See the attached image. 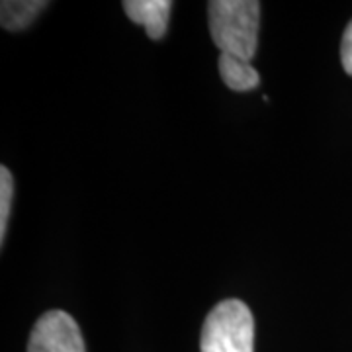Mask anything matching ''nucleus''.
<instances>
[{
	"label": "nucleus",
	"instance_id": "obj_2",
	"mask_svg": "<svg viewBox=\"0 0 352 352\" xmlns=\"http://www.w3.org/2000/svg\"><path fill=\"white\" fill-rule=\"evenodd\" d=\"M200 352H254L251 309L239 300L217 303L204 321Z\"/></svg>",
	"mask_w": 352,
	"mask_h": 352
},
{
	"label": "nucleus",
	"instance_id": "obj_1",
	"mask_svg": "<svg viewBox=\"0 0 352 352\" xmlns=\"http://www.w3.org/2000/svg\"><path fill=\"white\" fill-rule=\"evenodd\" d=\"M210 34L221 53L251 61L258 47L261 4L256 0H214L208 4Z\"/></svg>",
	"mask_w": 352,
	"mask_h": 352
},
{
	"label": "nucleus",
	"instance_id": "obj_6",
	"mask_svg": "<svg viewBox=\"0 0 352 352\" xmlns=\"http://www.w3.org/2000/svg\"><path fill=\"white\" fill-rule=\"evenodd\" d=\"M47 8V2L39 0H4L0 4V24L8 32H20L32 24L39 12Z\"/></svg>",
	"mask_w": 352,
	"mask_h": 352
},
{
	"label": "nucleus",
	"instance_id": "obj_7",
	"mask_svg": "<svg viewBox=\"0 0 352 352\" xmlns=\"http://www.w3.org/2000/svg\"><path fill=\"white\" fill-rule=\"evenodd\" d=\"M14 180L8 166H0V243L4 245L6 231H8V219H10V208H12Z\"/></svg>",
	"mask_w": 352,
	"mask_h": 352
},
{
	"label": "nucleus",
	"instance_id": "obj_4",
	"mask_svg": "<svg viewBox=\"0 0 352 352\" xmlns=\"http://www.w3.org/2000/svg\"><path fill=\"white\" fill-rule=\"evenodd\" d=\"M127 18L145 28L151 39H161L166 34L168 16L173 2L170 0H126L122 2Z\"/></svg>",
	"mask_w": 352,
	"mask_h": 352
},
{
	"label": "nucleus",
	"instance_id": "obj_3",
	"mask_svg": "<svg viewBox=\"0 0 352 352\" xmlns=\"http://www.w3.org/2000/svg\"><path fill=\"white\" fill-rule=\"evenodd\" d=\"M28 352H87V346L75 319L63 309H51L34 325Z\"/></svg>",
	"mask_w": 352,
	"mask_h": 352
},
{
	"label": "nucleus",
	"instance_id": "obj_8",
	"mask_svg": "<svg viewBox=\"0 0 352 352\" xmlns=\"http://www.w3.org/2000/svg\"><path fill=\"white\" fill-rule=\"evenodd\" d=\"M340 61L344 71L352 76V20L346 25L344 34H342V43H340Z\"/></svg>",
	"mask_w": 352,
	"mask_h": 352
},
{
	"label": "nucleus",
	"instance_id": "obj_5",
	"mask_svg": "<svg viewBox=\"0 0 352 352\" xmlns=\"http://www.w3.org/2000/svg\"><path fill=\"white\" fill-rule=\"evenodd\" d=\"M219 75L227 87L231 90H237V92L254 90L261 82V75L252 67L251 61H245V59L227 55V53L219 55Z\"/></svg>",
	"mask_w": 352,
	"mask_h": 352
}]
</instances>
